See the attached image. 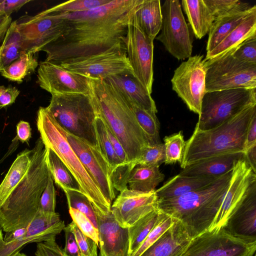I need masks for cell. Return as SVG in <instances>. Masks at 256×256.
Wrapping results in <instances>:
<instances>
[{
  "label": "cell",
  "mask_w": 256,
  "mask_h": 256,
  "mask_svg": "<svg viewBox=\"0 0 256 256\" xmlns=\"http://www.w3.org/2000/svg\"><path fill=\"white\" fill-rule=\"evenodd\" d=\"M37 82L42 89L51 94H90V78L66 70L59 64L46 61L38 64Z\"/></svg>",
  "instance_id": "18"
},
{
  "label": "cell",
  "mask_w": 256,
  "mask_h": 256,
  "mask_svg": "<svg viewBox=\"0 0 256 256\" xmlns=\"http://www.w3.org/2000/svg\"><path fill=\"white\" fill-rule=\"evenodd\" d=\"M96 213L99 234L98 256H128V228L119 225L112 211L105 215Z\"/></svg>",
  "instance_id": "20"
},
{
  "label": "cell",
  "mask_w": 256,
  "mask_h": 256,
  "mask_svg": "<svg viewBox=\"0 0 256 256\" xmlns=\"http://www.w3.org/2000/svg\"><path fill=\"white\" fill-rule=\"evenodd\" d=\"M38 66L34 54L24 51L0 73L10 81L20 83L26 76L34 72Z\"/></svg>",
  "instance_id": "34"
},
{
  "label": "cell",
  "mask_w": 256,
  "mask_h": 256,
  "mask_svg": "<svg viewBox=\"0 0 256 256\" xmlns=\"http://www.w3.org/2000/svg\"><path fill=\"white\" fill-rule=\"evenodd\" d=\"M66 138L82 164L112 206L116 192L111 180L110 166L100 150L64 130Z\"/></svg>",
  "instance_id": "16"
},
{
  "label": "cell",
  "mask_w": 256,
  "mask_h": 256,
  "mask_svg": "<svg viewBox=\"0 0 256 256\" xmlns=\"http://www.w3.org/2000/svg\"><path fill=\"white\" fill-rule=\"evenodd\" d=\"M175 220L176 218L166 214L163 219L155 226L132 256H140L172 224Z\"/></svg>",
  "instance_id": "42"
},
{
  "label": "cell",
  "mask_w": 256,
  "mask_h": 256,
  "mask_svg": "<svg viewBox=\"0 0 256 256\" xmlns=\"http://www.w3.org/2000/svg\"><path fill=\"white\" fill-rule=\"evenodd\" d=\"M104 123L108 139L114 150L115 152L120 158L122 163L124 164L130 163L128 160L126 154L119 140L104 122Z\"/></svg>",
  "instance_id": "50"
},
{
  "label": "cell",
  "mask_w": 256,
  "mask_h": 256,
  "mask_svg": "<svg viewBox=\"0 0 256 256\" xmlns=\"http://www.w3.org/2000/svg\"><path fill=\"white\" fill-rule=\"evenodd\" d=\"M128 102L149 144L162 143L160 136V123L156 114L147 111L129 100Z\"/></svg>",
  "instance_id": "36"
},
{
  "label": "cell",
  "mask_w": 256,
  "mask_h": 256,
  "mask_svg": "<svg viewBox=\"0 0 256 256\" xmlns=\"http://www.w3.org/2000/svg\"><path fill=\"white\" fill-rule=\"evenodd\" d=\"M254 10L256 5L250 6L240 1L233 9L216 18L208 32L206 53L212 50Z\"/></svg>",
  "instance_id": "24"
},
{
  "label": "cell",
  "mask_w": 256,
  "mask_h": 256,
  "mask_svg": "<svg viewBox=\"0 0 256 256\" xmlns=\"http://www.w3.org/2000/svg\"><path fill=\"white\" fill-rule=\"evenodd\" d=\"M36 125L44 145L51 149L67 168L78 184L80 190L92 203L95 212L104 215L110 212L112 206L69 144L64 129L46 107L39 108Z\"/></svg>",
  "instance_id": "6"
},
{
  "label": "cell",
  "mask_w": 256,
  "mask_h": 256,
  "mask_svg": "<svg viewBox=\"0 0 256 256\" xmlns=\"http://www.w3.org/2000/svg\"><path fill=\"white\" fill-rule=\"evenodd\" d=\"M20 93L16 87L2 86L0 92V110L13 104Z\"/></svg>",
  "instance_id": "48"
},
{
  "label": "cell",
  "mask_w": 256,
  "mask_h": 256,
  "mask_svg": "<svg viewBox=\"0 0 256 256\" xmlns=\"http://www.w3.org/2000/svg\"><path fill=\"white\" fill-rule=\"evenodd\" d=\"M134 15L141 30L147 36L154 40L160 32L162 26L160 0H144Z\"/></svg>",
  "instance_id": "29"
},
{
  "label": "cell",
  "mask_w": 256,
  "mask_h": 256,
  "mask_svg": "<svg viewBox=\"0 0 256 256\" xmlns=\"http://www.w3.org/2000/svg\"><path fill=\"white\" fill-rule=\"evenodd\" d=\"M12 22L11 16H8L0 12V32L7 30Z\"/></svg>",
  "instance_id": "56"
},
{
  "label": "cell",
  "mask_w": 256,
  "mask_h": 256,
  "mask_svg": "<svg viewBox=\"0 0 256 256\" xmlns=\"http://www.w3.org/2000/svg\"><path fill=\"white\" fill-rule=\"evenodd\" d=\"M134 14L128 27L126 52L136 78L151 94L154 82V40L141 30Z\"/></svg>",
  "instance_id": "15"
},
{
  "label": "cell",
  "mask_w": 256,
  "mask_h": 256,
  "mask_svg": "<svg viewBox=\"0 0 256 256\" xmlns=\"http://www.w3.org/2000/svg\"><path fill=\"white\" fill-rule=\"evenodd\" d=\"M253 256H256V254L253 255Z\"/></svg>",
  "instance_id": "60"
},
{
  "label": "cell",
  "mask_w": 256,
  "mask_h": 256,
  "mask_svg": "<svg viewBox=\"0 0 256 256\" xmlns=\"http://www.w3.org/2000/svg\"><path fill=\"white\" fill-rule=\"evenodd\" d=\"M46 154V148L40 138L32 149L26 173L0 204V227L6 232L26 226L38 211L40 198L50 175Z\"/></svg>",
  "instance_id": "2"
},
{
  "label": "cell",
  "mask_w": 256,
  "mask_h": 256,
  "mask_svg": "<svg viewBox=\"0 0 256 256\" xmlns=\"http://www.w3.org/2000/svg\"><path fill=\"white\" fill-rule=\"evenodd\" d=\"M66 195L68 208L78 210L84 214L98 230L97 217L94 209L88 200L80 190L62 188Z\"/></svg>",
  "instance_id": "37"
},
{
  "label": "cell",
  "mask_w": 256,
  "mask_h": 256,
  "mask_svg": "<svg viewBox=\"0 0 256 256\" xmlns=\"http://www.w3.org/2000/svg\"><path fill=\"white\" fill-rule=\"evenodd\" d=\"M31 2L29 0H0V12L10 16L11 14L18 12L26 4Z\"/></svg>",
  "instance_id": "52"
},
{
  "label": "cell",
  "mask_w": 256,
  "mask_h": 256,
  "mask_svg": "<svg viewBox=\"0 0 256 256\" xmlns=\"http://www.w3.org/2000/svg\"><path fill=\"white\" fill-rule=\"evenodd\" d=\"M32 150L19 153L0 184V204L9 196L26 173L30 162Z\"/></svg>",
  "instance_id": "31"
},
{
  "label": "cell",
  "mask_w": 256,
  "mask_h": 256,
  "mask_svg": "<svg viewBox=\"0 0 256 256\" xmlns=\"http://www.w3.org/2000/svg\"><path fill=\"white\" fill-rule=\"evenodd\" d=\"M232 54L241 61L256 64V36L246 40L234 48Z\"/></svg>",
  "instance_id": "44"
},
{
  "label": "cell",
  "mask_w": 256,
  "mask_h": 256,
  "mask_svg": "<svg viewBox=\"0 0 256 256\" xmlns=\"http://www.w3.org/2000/svg\"><path fill=\"white\" fill-rule=\"evenodd\" d=\"M45 147L46 162L55 183L62 189L80 190L78 184L57 155L51 149Z\"/></svg>",
  "instance_id": "35"
},
{
  "label": "cell",
  "mask_w": 256,
  "mask_h": 256,
  "mask_svg": "<svg viewBox=\"0 0 256 256\" xmlns=\"http://www.w3.org/2000/svg\"><path fill=\"white\" fill-rule=\"evenodd\" d=\"M255 144H256V112L253 114L248 127L244 154Z\"/></svg>",
  "instance_id": "53"
},
{
  "label": "cell",
  "mask_w": 256,
  "mask_h": 256,
  "mask_svg": "<svg viewBox=\"0 0 256 256\" xmlns=\"http://www.w3.org/2000/svg\"><path fill=\"white\" fill-rule=\"evenodd\" d=\"M16 20L24 50L34 54L62 36L66 26L65 20L42 12Z\"/></svg>",
  "instance_id": "14"
},
{
  "label": "cell",
  "mask_w": 256,
  "mask_h": 256,
  "mask_svg": "<svg viewBox=\"0 0 256 256\" xmlns=\"http://www.w3.org/2000/svg\"><path fill=\"white\" fill-rule=\"evenodd\" d=\"M90 96L96 111L136 166L142 148L149 144L130 104L110 82L90 78Z\"/></svg>",
  "instance_id": "3"
},
{
  "label": "cell",
  "mask_w": 256,
  "mask_h": 256,
  "mask_svg": "<svg viewBox=\"0 0 256 256\" xmlns=\"http://www.w3.org/2000/svg\"><path fill=\"white\" fill-rule=\"evenodd\" d=\"M206 67L204 56H190L174 70L171 80L172 88L190 110L200 113L205 94Z\"/></svg>",
  "instance_id": "12"
},
{
  "label": "cell",
  "mask_w": 256,
  "mask_h": 256,
  "mask_svg": "<svg viewBox=\"0 0 256 256\" xmlns=\"http://www.w3.org/2000/svg\"><path fill=\"white\" fill-rule=\"evenodd\" d=\"M232 170L202 188L176 198L158 200V209L180 221L192 238L204 233L210 229L218 214Z\"/></svg>",
  "instance_id": "4"
},
{
  "label": "cell",
  "mask_w": 256,
  "mask_h": 256,
  "mask_svg": "<svg viewBox=\"0 0 256 256\" xmlns=\"http://www.w3.org/2000/svg\"><path fill=\"white\" fill-rule=\"evenodd\" d=\"M216 19L229 12L240 2L238 0H204Z\"/></svg>",
  "instance_id": "46"
},
{
  "label": "cell",
  "mask_w": 256,
  "mask_h": 256,
  "mask_svg": "<svg viewBox=\"0 0 256 256\" xmlns=\"http://www.w3.org/2000/svg\"><path fill=\"white\" fill-rule=\"evenodd\" d=\"M165 216L166 214L156 209L128 228L129 246L128 256H132L136 252L150 232Z\"/></svg>",
  "instance_id": "32"
},
{
  "label": "cell",
  "mask_w": 256,
  "mask_h": 256,
  "mask_svg": "<svg viewBox=\"0 0 256 256\" xmlns=\"http://www.w3.org/2000/svg\"><path fill=\"white\" fill-rule=\"evenodd\" d=\"M36 256H66L56 240L38 242Z\"/></svg>",
  "instance_id": "47"
},
{
  "label": "cell",
  "mask_w": 256,
  "mask_h": 256,
  "mask_svg": "<svg viewBox=\"0 0 256 256\" xmlns=\"http://www.w3.org/2000/svg\"><path fill=\"white\" fill-rule=\"evenodd\" d=\"M162 22L160 34L156 39L178 60L192 55V40L178 0H166L161 6Z\"/></svg>",
  "instance_id": "11"
},
{
  "label": "cell",
  "mask_w": 256,
  "mask_h": 256,
  "mask_svg": "<svg viewBox=\"0 0 256 256\" xmlns=\"http://www.w3.org/2000/svg\"><path fill=\"white\" fill-rule=\"evenodd\" d=\"M3 238V235L1 229L0 228V240Z\"/></svg>",
  "instance_id": "58"
},
{
  "label": "cell",
  "mask_w": 256,
  "mask_h": 256,
  "mask_svg": "<svg viewBox=\"0 0 256 256\" xmlns=\"http://www.w3.org/2000/svg\"><path fill=\"white\" fill-rule=\"evenodd\" d=\"M24 51L16 20L12 21L0 46V72L16 60Z\"/></svg>",
  "instance_id": "33"
},
{
  "label": "cell",
  "mask_w": 256,
  "mask_h": 256,
  "mask_svg": "<svg viewBox=\"0 0 256 256\" xmlns=\"http://www.w3.org/2000/svg\"><path fill=\"white\" fill-rule=\"evenodd\" d=\"M256 104V89L234 88L205 92L195 130H208Z\"/></svg>",
  "instance_id": "8"
},
{
  "label": "cell",
  "mask_w": 256,
  "mask_h": 256,
  "mask_svg": "<svg viewBox=\"0 0 256 256\" xmlns=\"http://www.w3.org/2000/svg\"><path fill=\"white\" fill-rule=\"evenodd\" d=\"M164 178V175L160 171V166L136 165L130 172L128 185L132 190L148 192L155 190Z\"/></svg>",
  "instance_id": "30"
},
{
  "label": "cell",
  "mask_w": 256,
  "mask_h": 256,
  "mask_svg": "<svg viewBox=\"0 0 256 256\" xmlns=\"http://www.w3.org/2000/svg\"><path fill=\"white\" fill-rule=\"evenodd\" d=\"M254 36H256V10H254L212 50L206 53L204 60H207L220 56Z\"/></svg>",
  "instance_id": "27"
},
{
  "label": "cell",
  "mask_w": 256,
  "mask_h": 256,
  "mask_svg": "<svg viewBox=\"0 0 256 256\" xmlns=\"http://www.w3.org/2000/svg\"><path fill=\"white\" fill-rule=\"evenodd\" d=\"M59 65L66 70L92 79L104 80L118 74L134 73L127 56L126 45L122 44H117L96 55Z\"/></svg>",
  "instance_id": "13"
},
{
  "label": "cell",
  "mask_w": 256,
  "mask_h": 256,
  "mask_svg": "<svg viewBox=\"0 0 256 256\" xmlns=\"http://www.w3.org/2000/svg\"><path fill=\"white\" fill-rule=\"evenodd\" d=\"M243 152H236L206 158L192 164L179 174L194 176H220L231 171L234 162L243 158Z\"/></svg>",
  "instance_id": "25"
},
{
  "label": "cell",
  "mask_w": 256,
  "mask_h": 256,
  "mask_svg": "<svg viewBox=\"0 0 256 256\" xmlns=\"http://www.w3.org/2000/svg\"><path fill=\"white\" fill-rule=\"evenodd\" d=\"M72 231L78 244L80 256H98V245L92 238L85 235L72 221L66 226Z\"/></svg>",
  "instance_id": "41"
},
{
  "label": "cell",
  "mask_w": 256,
  "mask_h": 256,
  "mask_svg": "<svg viewBox=\"0 0 256 256\" xmlns=\"http://www.w3.org/2000/svg\"><path fill=\"white\" fill-rule=\"evenodd\" d=\"M2 86H0V91H1V90H2Z\"/></svg>",
  "instance_id": "59"
},
{
  "label": "cell",
  "mask_w": 256,
  "mask_h": 256,
  "mask_svg": "<svg viewBox=\"0 0 256 256\" xmlns=\"http://www.w3.org/2000/svg\"><path fill=\"white\" fill-rule=\"evenodd\" d=\"M144 0H111L81 12L52 14L65 20L66 29L43 47L44 61L60 64L104 52L117 44L126 45L129 22Z\"/></svg>",
  "instance_id": "1"
},
{
  "label": "cell",
  "mask_w": 256,
  "mask_h": 256,
  "mask_svg": "<svg viewBox=\"0 0 256 256\" xmlns=\"http://www.w3.org/2000/svg\"><path fill=\"white\" fill-rule=\"evenodd\" d=\"M255 112L256 104L248 107L212 128L205 130L194 129L192 136L186 142L181 168L213 156L244 153L248 127Z\"/></svg>",
  "instance_id": "5"
},
{
  "label": "cell",
  "mask_w": 256,
  "mask_h": 256,
  "mask_svg": "<svg viewBox=\"0 0 256 256\" xmlns=\"http://www.w3.org/2000/svg\"><path fill=\"white\" fill-rule=\"evenodd\" d=\"M156 190L143 192L128 187L120 192L111 206V211L119 225L124 228L133 226L140 219L158 209Z\"/></svg>",
  "instance_id": "19"
},
{
  "label": "cell",
  "mask_w": 256,
  "mask_h": 256,
  "mask_svg": "<svg viewBox=\"0 0 256 256\" xmlns=\"http://www.w3.org/2000/svg\"><path fill=\"white\" fill-rule=\"evenodd\" d=\"M104 80L110 82L128 100L147 111L157 113L156 105L151 94L133 72L118 74Z\"/></svg>",
  "instance_id": "23"
},
{
  "label": "cell",
  "mask_w": 256,
  "mask_h": 256,
  "mask_svg": "<svg viewBox=\"0 0 256 256\" xmlns=\"http://www.w3.org/2000/svg\"><path fill=\"white\" fill-rule=\"evenodd\" d=\"M166 164L180 163L184 156L186 142L182 131L166 136L164 139Z\"/></svg>",
  "instance_id": "39"
},
{
  "label": "cell",
  "mask_w": 256,
  "mask_h": 256,
  "mask_svg": "<svg viewBox=\"0 0 256 256\" xmlns=\"http://www.w3.org/2000/svg\"><path fill=\"white\" fill-rule=\"evenodd\" d=\"M65 246L63 249L66 256H80V250L73 232L65 226Z\"/></svg>",
  "instance_id": "49"
},
{
  "label": "cell",
  "mask_w": 256,
  "mask_h": 256,
  "mask_svg": "<svg viewBox=\"0 0 256 256\" xmlns=\"http://www.w3.org/2000/svg\"><path fill=\"white\" fill-rule=\"evenodd\" d=\"M220 176H185L178 174L156 190L158 200L176 198L198 190L210 184Z\"/></svg>",
  "instance_id": "26"
},
{
  "label": "cell",
  "mask_w": 256,
  "mask_h": 256,
  "mask_svg": "<svg viewBox=\"0 0 256 256\" xmlns=\"http://www.w3.org/2000/svg\"><path fill=\"white\" fill-rule=\"evenodd\" d=\"M69 214L72 221L79 229L86 236L92 238L99 246L98 230L90 220L82 213L76 210L68 208Z\"/></svg>",
  "instance_id": "43"
},
{
  "label": "cell",
  "mask_w": 256,
  "mask_h": 256,
  "mask_svg": "<svg viewBox=\"0 0 256 256\" xmlns=\"http://www.w3.org/2000/svg\"><path fill=\"white\" fill-rule=\"evenodd\" d=\"M233 50L206 60L205 92L234 88L256 89V64L241 61Z\"/></svg>",
  "instance_id": "9"
},
{
  "label": "cell",
  "mask_w": 256,
  "mask_h": 256,
  "mask_svg": "<svg viewBox=\"0 0 256 256\" xmlns=\"http://www.w3.org/2000/svg\"><path fill=\"white\" fill-rule=\"evenodd\" d=\"M12 256H26L25 254H23V253H20V252H16Z\"/></svg>",
  "instance_id": "57"
},
{
  "label": "cell",
  "mask_w": 256,
  "mask_h": 256,
  "mask_svg": "<svg viewBox=\"0 0 256 256\" xmlns=\"http://www.w3.org/2000/svg\"><path fill=\"white\" fill-rule=\"evenodd\" d=\"M246 158L253 171L256 173V144L244 153Z\"/></svg>",
  "instance_id": "55"
},
{
  "label": "cell",
  "mask_w": 256,
  "mask_h": 256,
  "mask_svg": "<svg viewBox=\"0 0 256 256\" xmlns=\"http://www.w3.org/2000/svg\"><path fill=\"white\" fill-rule=\"evenodd\" d=\"M46 108L64 130L100 150L95 126L97 113L90 94H52Z\"/></svg>",
  "instance_id": "7"
},
{
  "label": "cell",
  "mask_w": 256,
  "mask_h": 256,
  "mask_svg": "<svg viewBox=\"0 0 256 256\" xmlns=\"http://www.w3.org/2000/svg\"><path fill=\"white\" fill-rule=\"evenodd\" d=\"M26 227H22L6 232L3 240L5 242H15L22 239L26 234Z\"/></svg>",
  "instance_id": "54"
},
{
  "label": "cell",
  "mask_w": 256,
  "mask_h": 256,
  "mask_svg": "<svg viewBox=\"0 0 256 256\" xmlns=\"http://www.w3.org/2000/svg\"><path fill=\"white\" fill-rule=\"evenodd\" d=\"M256 242L234 236L224 226L192 238L182 256H253Z\"/></svg>",
  "instance_id": "10"
},
{
  "label": "cell",
  "mask_w": 256,
  "mask_h": 256,
  "mask_svg": "<svg viewBox=\"0 0 256 256\" xmlns=\"http://www.w3.org/2000/svg\"><path fill=\"white\" fill-rule=\"evenodd\" d=\"M111 0H74L64 2L44 10L52 14H72L92 10L108 4Z\"/></svg>",
  "instance_id": "38"
},
{
  "label": "cell",
  "mask_w": 256,
  "mask_h": 256,
  "mask_svg": "<svg viewBox=\"0 0 256 256\" xmlns=\"http://www.w3.org/2000/svg\"><path fill=\"white\" fill-rule=\"evenodd\" d=\"M256 182L228 218L224 227L230 234L248 242H256Z\"/></svg>",
  "instance_id": "21"
},
{
  "label": "cell",
  "mask_w": 256,
  "mask_h": 256,
  "mask_svg": "<svg viewBox=\"0 0 256 256\" xmlns=\"http://www.w3.org/2000/svg\"><path fill=\"white\" fill-rule=\"evenodd\" d=\"M192 239L182 223L176 219L140 256H182Z\"/></svg>",
  "instance_id": "22"
},
{
  "label": "cell",
  "mask_w": 256,
  "mask_h": 256,
  "mask_svg": "<svg viewBox=\"0 0 256 256\" xmlns=\"http://www.w3.org/2000/svg\"><path fill=\"white\" fill-rule=\"evenodd\" d=\"M255 182L256 173L250 166L244 155L234 164L228 187L210 229L224 226L228 217L244 200Z\"/></svg>",
  "instance_id": "17"
},
{
  "label": "cell",
  "mask_w": 256,
  "mask_h": 256,
  "mask_svg": "<svg viewBox=\"0 0 256 256\" xmlns=\"http://www.w3.org/2000/svg\"><path fill=\"white\" fill-rule=\"evenodd\" d=\"M56 206V192L54 180L50 174L40 198L39 210L46 212H54Z\"/></svg>",
  "instance_id": "45"
},
{
  "label": "cell",
  "mask_w": 256,
  "mask_h": 256,
  "mask_svg": "<svg viewBox=\"0 0 256 256\" xmlns=\"http://www.w3.org/2000/svg\"><path fill=\"white\" fill-rule=\"evenodd\" d=\"M32 137V128L29 122L20 121L16 124V135L12 141V146H16V142H28Z\"/></svg>",
  "instance_id": "51"
},
{
  "label": "cell",
  "mask_w": 256,
  "mask_h": 256,
  "mask_svg": "<svg viewBox=\"0 0 256 256\" xmlns=\"http://www.w3.org/2000/svg\"><path fill=\"white\" fill-rule=\"evenodd\" d=\"M182 4L195 36L201 39L209 32L214 16L204 0H182Z\"/></svg>",
  "instance_id": "28"
},
{
  "label": "cell",
  "mask_w": 256,
  "mask_h": 256,
  "mask_svg": "<svg viewBox=\"0 0 256 256\" xmlns=\"http://www.w3.org/2000/svg\"><path fill=\"white\" fill-rule=\"evenodd\" d=\"M165 161L164 144H147L142 149L136 165L160 166Z\"/></svg>",
  "instance_id": "40"
}]
</instances>
